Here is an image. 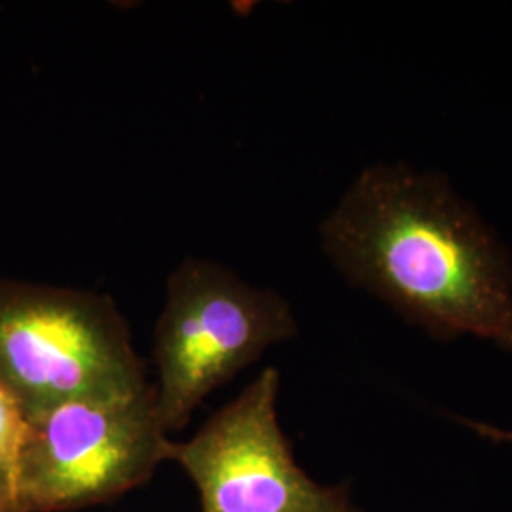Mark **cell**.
I'll return each instance as SVG.
<instances>
[{
    "mask_svg": "<svg viewBox=\"0 0 512 512\" xmlns=\"http://www.w3.org/2000/svg\"><path fill=\"white\" fill-rule=\"evenodd\" d=\"M171 440L154 385L59 404L29 420L19 454L18 512H73L145 484L169 461Z\"/></svg>",
    "mask_w": 512,
    "mask_h": 512,
    "instance_id": "3",
    "label": "cell"
},
{
    "mask_svg": "<svg viewBox=\"0 0 512 512\" xmlns=\"http://www.w3.org/2000/svg\"><path fill=\"white\" fill-rule=\"evenodd\" d=\"M465 427H471L475 433L484 439L495 440V442H511L512 444V431H505L499 427H492L486 423H478V421L461 420Z\"/></svg>",
    "mask_w": 512,
    "mask_h": 512,
    "instance_id": "8",
    "label": "cell"
},
{
    "mask_svg": "<svg viewBox=\"0 0 512 512\" xmlns=\"http://www.w3.org/2000/svg\"><path fill=\"white\" fill-rule=\"evenodd\" d=\"M0 505L18 512L16 509V476H14V467L0 461Z\"/></svg>",
    "mask_w": 512,
    "mask_h": 512,
    "instance_id": "7",
    "label": "cell"
},
{
    "mask_svg": "<svg viewBox=\"0 0 512 512\" xmlns=\"http://www.w3.org/2000/svg\"><path fill=\"white\" fill-rule=\"evenodd\" d=\"M0 384L33 420L74 399L150 382L110 298L48 291L0 296Z\"/></svg>",
    "mask_w": 512,
    "mask_h": 512,
    "instance_id": "4",
    "label": "cell"
},
{
    "mask_svg": "<svg viewBox=\"0 0 512 512\" xmlns=\"http://www.w3.org/2000/svg\"><path fill=\"white\" fill-rule=\"evenodd\" d=\"M277 393L270 366L192 439L171 440L169 461L196 484L202 512H361L298 467L277 421Z\"/></svg>",
    "mask_w": 512,
    "mask_h": 512,
    "instance_id": "5",
    "label": "cell"
},
{
    "mask_svg": "<svg viewBox=\"0 0 512 512\" xmlns=\"http://www.w3.org/2000/svg\"><path fill=\"white\" fill-rule=\"evenodd\" d=\"M298 332L289 302L222 264L188 258L167 283L156 325V410L167 435L274 344Z\"/></svg>",
    "mask_w": 512,
    "mask_h": 512,
    "instance_id": "2",
    "label": "cell"
},
{
    "mask_svg": "<svg viewBox=\"0 0 512 512\" xmlns=\"http://www.w3.org/2000/svg\"><path fill=\"white\" fill-rule=\"evenodd\" d=\"M29 437V418L18 399L0 384V461L16 467Z\"/></svg>",
    "mask_w": 512,
    "mask_h": 512,
    "instance_id": "6",
    "label": "cell"
},
{
    "mask_svg": "<svg viewBox=\"0 0 512 512\" xmlns=\"http://www.w3.org/2000/svg\"><path fill=\"white\" fill-rule=\"evenodd\" d=\"M321 241L351 283L435 336L473 334L512 351L511 256L444 177L368 167Z\"/></svg>",
    "mask_w": 512,
    "mask_h": 512,
    "instance_id": "1",
    "label": "cell"
},
{
    "mask_svg": "<svg viewBox=\"0 0 512 512\" xmlns=\"http://www.w3.org/2000/svg\"><path fill=\"white\" fill-rule=\"evenodd\" d=\"M0 512H14V511H10V509H6V507H2V505H0Z\"/></svg>",
    "mask_w": 512,
    "mask_h": 512,
    "instance_id": "9",
    "label": "cell"
}]
</instances>
